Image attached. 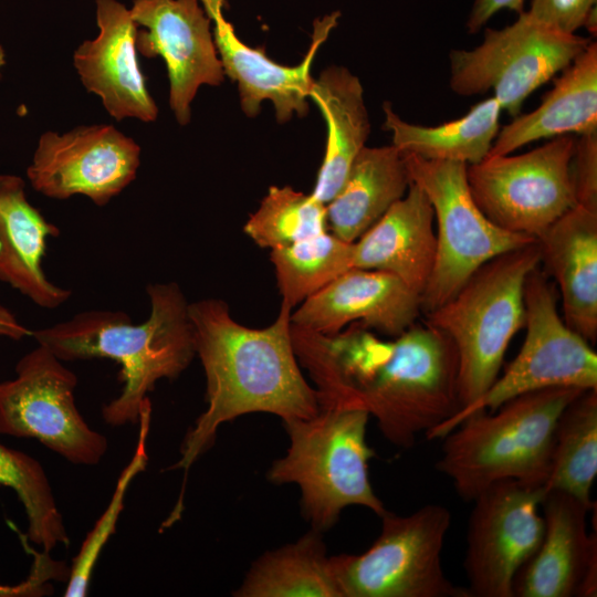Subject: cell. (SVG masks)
I'll return each mask as SVG.
<instances>
[{"mask_svg": "<svg viewBox=\"0 0 597 597\" xmlns=\"http://www.w3.org/2000/svg\"><path fill=\"white\" fill-rule=\"evenodd\" d=\"M291 336L321 408L367 411L397 447H412L461 409L454 345L427 322L389 341L359 323L331 335L291 323Z\"/></svg>", "mask_w": 597, "mask_h": 597, "instance_id": "obj_1", "label": "cell"}, {"mask_svg": "<svg viewBox=\"0 0 597 597\" xmlns=\"http://www.w3.org/2000/svg\"><path fill=\"white\" fill-rule=\"evenodd\" d=\"M188 312L206 376L207 408L185 436L172 469L187 472L211 448L218 428L242 415L268 412L285 421L318 413V392L294 352L290 307L281 304L275 321L263 328L234 321L220 298L189 303Z\"/></svg>", "mask_w": 597, "mask_h": 597, "instance_id": "obj_2", "label": "cell"}, {"mask_svg": "<svg viewBox=\"0 0 597 597\" xmlns=\"http://www.w3.org/2000/svg\"><path fill=\"white\" fill-rule=\"evenodd\" d=\"M150 313L139 324L123 311L90 310L52 326L32 331L39 345L62 362L106 358L119 366V395L103 405L112 427L138 423L148 394L161 379H176L196 356L187 301L176 282L146 287Z\"/></svg>", "mask_w": 597, "mask_h": 597, "instance_id": "obj_3", "label": "cell"}, {"mask_svg": "<svg viewBox=\"0 0 597 597\" xmlns=\"http://www.w3.org/2000/svg\"><path fill=\"white\" fill-rule=\"evenodd\" d=\"M583 391L546 388L520 395L494 411L471 413L443 437L436 469L465 501L502 480L544 488L558 418Z\"/></svg>", "mask_w": 597, "mask_h": 597, "instance_id": "obj_4", "label": "cell"}, {"mask_svg": "<svg viewBox=\"0 0 597 597\" xmlns=\"http://www.w3.org/2000/svg\"><path fill=\"white\" fill-rule=\"evenodd\" d=\"M540 263L536 241L502 253L427 314L426 322L454 345L461 408L496 380L511 339L525 324V280Z\"/></svg>", "mask_w": 597, "mask_h": 597, "instance_id": "obj_5", "label": "cell"}, {"mask_svg": "<svg viewBox=\"0 0 597 597\" xmlns=\"http://www.w3.org/2000/svg\"><path fill=\"white\" fill-rule=\"evenodd\" d=\"M369 417L363 409L321 408L312 418L283 421L290 446L272 463L268 479L300 486L303 514L316 531L331 528L350 505L378 516L387 511L368 475L375 455L366 442Z\"/></svg>", "mask_w": 597, "mask_h": 597, "instance_id": "obj_6", "label": "cell"}, {"mask_svg": "<svg viewBox=\"0 0 597 597\" xmlns=\"http://www.w3.org/2000/svg\"><path fill=\"white\" fill-rule=\"evenodd\" d=\"M373 545L359 555L331 556L341 597H471L443 572L450 511L426 504L401 516L386 511Z\"/></svg>", "mask_w": 597, "mask_h": 597, "instance_id": "obj_7", "label": "cell"}, {"mask_svg": "<svg viewBox=\"0 0 597 597\" xmlns=\"http://www.w3.org/2000/svg\"><path fill=\"white\" fill-rule=\"evenodd\" d=\"M402 156L410 182L432 206L438 228L433 270L420 295L421 312L428 314L450 300L484 263L536 239L507 231L481 211L468 185V165Z\"/></svg>", "mask_w": 597, "mask_h": 597, "instance_id": "obj_8", "label": "cell"}, {"mask_svg": "<svg viewBox=\"0 0 597 597\" xmlns=\"http://www.w3.org/2000/svg\"><path fill=\"white\" fill-rule=\"evenodd\" d=\"M593 40L557 31L527 11L502 29L486 28L483 41L471 50L449 52V86L460 96L493 93L512 117L525 100L566 69Z\"/></svg>", "mask_w": 597, "mask_h": 597, "instance_id": "obj_9", "label": "cell"}, {"mask_svg": "<svg viewBox=\"0 0 597 597\" xmlns=\"http://www.w3.org/2000/svg\"><path fill=\"white\" fill-rule=\"evenodd\" d=\"M524 307L526 335L515 359L480 398L433 429L428 439L442 438L471 413L494 411L523 394L554 387L597 389V354L559 316L554 284L538 268L525 280Z\"/></svg>", "mask_w": 597, "mask_h": 597, "instance_id": "obj_10", "label": "cell"}, {"mask_svg": "<svg viewBox=\"0 0 597 597\" xmlns=\"http://www.w3.org/2000/svg\"><path fill=\"white\" fill-rule=\"evenodd\" d=\"M77 376L39 345L15 365V377L0 381V433L32 438L74 464L95 465L107 439L92 429L75 402Z\"/></svg>", "mask_w": 597, "mask_h": 597, "instance_id": "obj_11", "label": "cell"}, {"mask_svg": "<svg viewBox=\"0 0 597 597\" xmlns=\"http://www.w3.org/2000/svg\"><path fill=\"white\" fill-rule=\"evenodd\" d=\"M572 135L522 155L488 156L467 167L471 195L496 226L537 239L576 205L569 164Z\"/></svg>", "mask_w": 597, "mask_h": 597, "instance_id": "obj_12", "label": "cell"}, {"mask_svg": "<svg viewBox=\"0 0 597 597\" xmlns=\"http://www.w3.org/2000/svg\"><path fill=\"white\" fill-rule=\"evenodd\" d=\"M544 495V488L502 480L473 500L463 563L471 597H514V578L543 538Z\"/></svg>", "mask_w": 597, "mask_h": 597, "instance_id": "obj_13", "label": "cell"}, {"mask_svg": "<svg viewBox=\"0 0 597 597\" xmlns=\"http://www.w3.org/2000/svg\"><path fill=\"white\" fill-rule=\"evenodd\" d=\"M139 165V145L115 126L98 124L43 133L27 177L45 197L82 195L103 207L136 179Z\"/></svg>", "mask_w": 597, "mask_h": 597, "instance_id": "obj_14", "label": "cell"}, {"mask_svg": "<svg viewBox=\"0 0 597 597\" xmlns=\"http://www.w3.org/2000/svg\"><path fill=\"white\" fill-rule=\"evenodd\" d=\"M137 52L161 56L169 78V105L180 125L191 118V103L202 85L218 86L224 71L219 59L211 20L198 0H134Z\"/></svg>", "mask_w": 597, "mask_h": 597, "instance_id": "obj_15", "label": "cell"}, {"mask_svg": "<svg viewBox=\"0 0 597 597\" xmlns=\"http://www.w3.org/2000/svg\"><path fill=\"white\" fill-rule=\"evenodd\" d=\"M213 21V41L224 75L238 84L241 107L249 117L255 116L263 101H271L276 119L284 123L293 114L303 117L308 112L307 98L314 83L312 62L331 30L337 24L339 12L314 22L312 42L302 62L295 66L275 63L262 49L242 42L223 14L226 0H198Z\"/></svg>", "mask_w": 597, "mask_h": 597, "instance_id": "obj_16", "label": "cell"}, {"mask_svg": "<svg viewBox=\"0 0 597 597\" xmlns=\"http://www.w3.org/2000/svg\"><path fill=\"white\" fill-rule=\"evenodd\" d=\"M541 506L543 538L514 578V597H595L597 537L587 532L593 509L559 491H546Z\"/></svg>", "mask_w": 597, "mask_h": 597, "instance_id": "obj_17", "label": "cell"}, {"mask_svg": "<svg viewBox=\"0 0 597 597\" xmlns=\"http://www.w3.org/2000/svg\"><path fill=\"white\" fill-rule=\"evenodd\" d=\"M96 22L97 36L82 42L73 54L83 86L116 121H156L158 107L139 67L138 30L130 10L116 0H96Z\"/></svg>", "mask_w": 597, "mask_h": 597, "instance_id": "obj_18", "label": "cell"}, {"mask_svg": "<svg viewBox=\"0 0 597 597\" xmlns=\"http://www.w3.org/2000/svg\"><path fill=\"white\" fill-rule=\"evenodd\" d=\"M420 295L390 273L353 268L303 301L291 323L336 334L353 323L396 337L417 322Z\"/></svg>", "mask_w": 597, "mask_h": 597, "instance_id": "obj_19", "label": "cell"}, {"mask_svg": "<svg viewBox=\"0 0 597 597\" xmlns=\"http://www.w3.org/2000/svg\"><path fill=\"white\" fill-rule=\"evenodd\" d=\"M433 209L413 182L406 195L355 242L353 268L390 273L421 295L433 270Z\"/></svg>", "mask_w": 597, "mask_h": 597, "instance_id": "obj_20", "label": "cell"}, {"mask_svg": "<svg viewBox=\"0 0 597 597\" xmlns=\"http://www.w3.org/2000/svg\"><path fill=\"white\" fill-rule=\"evenodd\" d=\"M545 274L557 283L563 320L589 344L597 339V211L575 205L537 239Z\"/></svg>", "mask_w": 597, "mask_h": 597, "instance_id": "obj_21", "label": "cell"}, {"mask_svg": "<svg viewBox=\"0 0 597 597\" xmlns=\"http://www.w3.org/2000/svg\"><path fill=\"white\" fill-rule=\"evenodd\" d=\"M59 235V227L29 202L25 181L0 175V282L46 310L60 307L72 295L52 283L42 266L48 240Z\"/></svg>", "mask_w": 597, "mask_h": 597, "instance_id": "obj_22", "label": "cell"}, {"mask_svg": "<svg viewBox=\"0 0 597 597\" xmlns=\"http://www.w3.org/2000/svg\"><path fill=\"white\" fill-rule=\"evenodd\" d=\"M596 133L597 43L591 41L562 71L537 108L500 128L488 156L509 155L542 138Z\"/></svg>", "mask_w": 597, "mask_h": 597, "instance_id": "obj_23", "label": "cell"}, {"mask_svg": "<svg viewBox=\"0 0 597 597\" xmlns=\"http://www.w3.org/2000/svg\"><path fill=\"white\" fill-rule=\"evenodd\" d=\"M310 98L318 106L327 126L325 155L311 193L327 205L365 147L370 123L363 85L346 67L331 66L323 71L314 78Z\"/></svg>", "mask_w": 597, "mask_h": 597, "instance_id": "obj_24", "label": "cell"}, {"mask_svg": "<svg viewBox=\"0 0 597 597\" xmlns=\"http://www.w3.org/2000/svg\"><path fill=\"white\" fill-rule=\"evenodd\" d=\"M409 184L398 148L365 146L344 185L326 205L328 231L346 242H355L406 195Z\"/></svg>", "mask_w": 597, "mask_h": 597, "instance_id": "obj_25", "label": "cell"}, {"mask_svg": "<svg viewBox=\"0 0 597 597\" xmlns=\"http://www.w3.org/2000/svg\"><path fill=\"white\" fill-rule=\"evenodd\" d=\"M384 129L392 135V145L402 154L429 160L474 165L489 154L500 130L502 108L493 97L475 104L464 116L437 125L423 126L401 119L389 102L383 105Z\"/></svg>", "mask_w": 597, "mask_h": 597, "instance_id": "obj_26", "label": "cell"}, {"mask_svg": "<svg viewBox=\"0 0 597 597\" xmlns=\"http://www.w3.org/2000/svg\"><path fill=\"white\" fill-rule=\"evenodd\" d=\"M320 531L269 551L247 573L237 597H341Z\"/></svg>", "mask_w": 597, "mask_h": 597, "instance_id": "obj_27", "label": "cell"}, {"mask_svg": "<svg viewBox=\"0 0 597 597\" xmlns=\"http://www.w3.org/2000/svg\"><path fill=\"white\" fill-rule=\"evenodd\" d=\"M597 474V389L583 391L561 413L546 491L570 494L589 507Z\"/></svg>", "mask_w": 597, "mask_h": 597, "instance_id": "obj_28", "label": "cell"}, {"mask_svg": "<svg viewBox=\"0 0 597 597\" xmlns=\"http://www.w3.org/2000/svg\"><path fill=\"white\" fill-rule=\"evenodd\" d=\"M354 242L329 231L271 250L281 304L293 310L353 269Z\"/></svg>", "mask_w": 597, "mask_h": 597, "instance_id": "obj_29", "label": "cell"}, {"mask_svg": "<svg viewBox=\"0 0 597 597\" xmlns=\"http://www.w3.org/2000/svg\"><path fill=\"white\" fill-rule=\"evenodd\" d=\"M0 486L14 491L24 507L29 542L51 553L70 544L62 514L57 507L49 478L33 457L0 441Z\"/></svg>", "mask_w": 597, "mask_h": 597, "instance_id": "obj_30", "label": "cell"}, {"mask_svg": "<svg viewBox=\"0 0 597 597\" xmlns=\"http://www.w3.org/2000/svg\"><path fill=\"white\" fill-rule=\"evenodd\" d=\"M243 230L260 248L286 247L328 231L326 205L290 186H272Z\"/></svg>", "mask_w": 597, "mask_h": 597, "instance_id": "obj_31", "label": "cell"}, {"mask_svg": "<svg viewBox=\"0 0 597 597\" xmlns=\"http://www.w3.org/2000/svg\"><path fill=\"white\" fill-rule=\"evenodd\" d=\"M150 419L151 402L147 397L139 411L138 439L134 454L121 472L107 507L96 521L91 532L87 533L78 553L73 559L70 567V575L66 580L67 585L64 591L65 597H83L87 594L97 559L104 546L115 533L117 521L124 509L125 494L135 476L143 472L147 467V438L150 428Z\"/></svg>", "mask_w": 597, "mask_h": 597, "instance_id": "obj_32", "label": "cell"}, {"mask_svg": "<svg viewBox=\"0 0 597 597\" xmlns=\"http://www.w3.org/2000/svg\"><path fill=\"white\" fill-rule=\"evenodd\" d=\"M569 172L576 205L597 211V133L575 138Z\"/></svg>", "mask_w": 597, "mask_h": 597, "instance_id": "obj_33", "label": "cell"}, {"mask_svg": "<svg viewBox=\"0 0 597 597\" xmlns=\"http://www.w3.org/2000/svg\"><path fill=\"white\" fill-rule=\"evenodd\" d=\"M29 575L15 585L0 584V597H42L53 594V580L66 582L70 567L63 561L51 557L49 552L33 551Z\"/></svg>", "mask_w": 597, "mask_h": 597, "instance_id": "obj_34", "label": "cell"}, {"mask_svg": "<svg viewBox=\"0 0 597 597\" xmlns=\"http://www.w3.org/2000/svg\"><path fill=\"white\" fill-rule=\"evenodd\" d=\"M596 3L597 0H532L527 13L557 31L574 34Z\"/></svg>", "mask_w": 597, "mask_h": 597, "instance_id": "obj_35", "label": "cell"}, {"mask_svg": "<svg viewBox=\"0 0 597 597\" xmlns=\"http://www.w3.org/2000/svg\"><path fill=\"white\" fill-rule=\"evenodd\" d=\"M525 0H473L467 19L469 33L479 32L496 12L507 9L517 14L524 12Z\"/></svg>", "mask_w": 597, "mask_h": 597, "instance_id": "obj_36", "label": "cell"}, {"mask_svg": "<svg viewBox=\"0 0 597 597\" xmlns=\"http://www.w3.org/2000/svg\"><path fill=\"white\" fill-rule=\"evenodd\" d=\"M32 336V331L24 326L6 306L0 305V337L20 341Z\"/></svg>", "mask_w": 597, "mask_h": 597, "instance_id": "obj_37", "label": "cell"}, {"mask_svg": "<svg viewBox=\"0 0 597 597\" xmlns=\"http://www.w3.org/2000/svg\"><path fill=\"white\" fill-rule=\"evenodd\" d=\"M596 17H597V13H596V7H595L587 14L584 25H583L594 38H596V33H597Z\"/></svg>", "mask_w": 597, "mask_h": 597, "instance_id": "obj_38", "label": "cell"}, {"mask_svg": "<svg viewBox=\"0 0 597 597\" xmlns=\"http://www.w3.org/2000/svg\"><path fill=\"white\" fill-rule=\"evenodd\" d=\"M6 65V52L4 49L0 45V78H1V69Z\"/></svg>", "mask_w": 597, "mask_h": 597, "instance_id": "obj_39", "label": "cell"}]
</instances>
